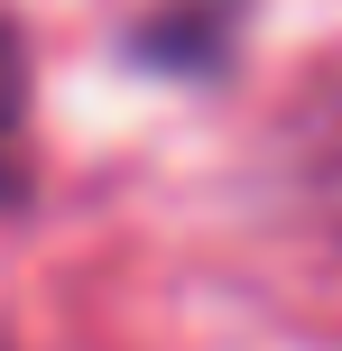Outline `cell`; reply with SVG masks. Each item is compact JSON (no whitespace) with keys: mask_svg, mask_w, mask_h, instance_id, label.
Instances as JSON below:
<instances>
[{"mask_svg":"<svg viewBox=\"0 0 342 351\" xmlns=\"http://www.w3.org/2000/svg\"><path fill=\"white\" fill-rule=\"evenodd\" d=\"M287 176L306 194H324V204H342V74L315 84L306 111L287 121Z\"/></svg>","mask_w":342,"mask_h":351,"instance_id":"obj_2","label":"cell"},{"mask_svg":"<svg viewBox=\"0 0 342 351\" xmlns=\"http://www.w3.org/2000/svg\"><path fill=\"white\" fill-rule=\"evenodd\" d=\"M232 19H241V0H167L139 28V56L148 65H176V74L222 65V56H232Z\"/></svg>","mask_w":342,"mask_h":351,"instance_id":"obj_1","label":"cell"},{"mask_svg":"<svg viewBox=\"0 0 342 351\" xmlns=\"http://www.w3.org/2000/svg\"><path fill=\"white\" fill-rule=\"evenodd\" d=\"M28 56H19V37H10V19H0V204L19 194V167H28Z\"/></svg>","mask_w":342,"mask_h":351,"instance_id":"obj_3","label":"cell"}]
</instances>
